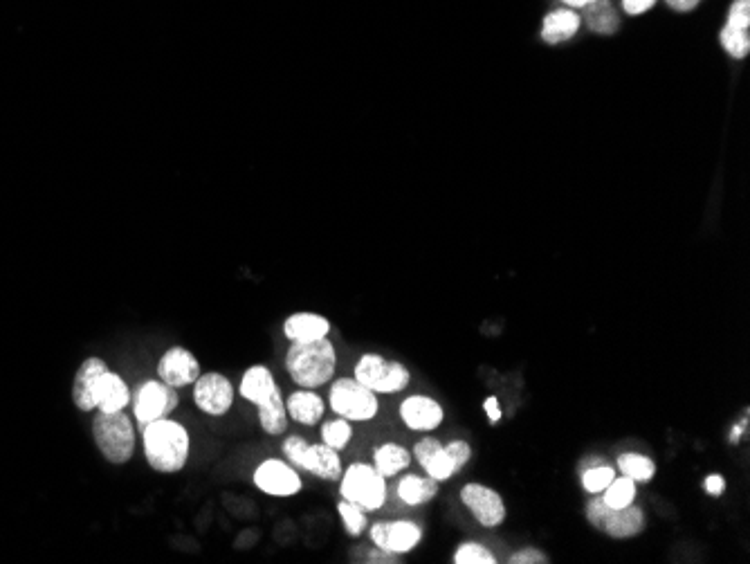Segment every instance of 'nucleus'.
Here are the masks:
<instances>
[{
  "instance_id": "38",
  "label": "nucleus",
  "mask_w": 750,
  "mask_h": 564,
  "mask_svg": "<svg viewBox=\"0 0 750 564\" xmlns=\"http://www.w3.org/2000/svg\"><path fill=\"white\" fill-rule=\"evenodd\" d=\"M654 3H656V0H623L625 12L631 14V16H638V14L647 12V9L654 7Z\"/></svg>"
},
{
  "instance_id": "18",
  "label": "nucleus",
  "mask_w": 750,
  "mask_h": 564,
  "mask_svg": "<svg viewBox=\"0 0 750 564\" xmlns=\"http://www.w3.org/2000/svg\"><path fill=\"white\" fill-rule=\"evenodd\" d=\"M108 369L104 358H86L77 369L75 380H72V403L79 412H95L97 409V382Z\"/></svg>"
},
{
  "instance_id": "7",
  "label": "nucleus",
  "mask_w": 750,
  "mask_h": 564,
  "mask_svg": "<svg viewBox=\"0 0 750 564\" xmlns=\"http://www.w3.org/2000/svg\"><path fill=\"white\" fill-rule=\"evenodd\" d=\"M326 405L333 409L335 416H342L351 423H369L380 414L378 394H373L353 376L333 380Z\"/></svg>"
},
{
  "instance_id": "13",
  "label": "nucleus",
  "mask_w": 750,
  "mask_h": 564,
  "mask_svg": "<svg viewBox=\"0 0 750 564\" xmlns=\"http://www.w3.org/2000/svg\"><path fill=\"white\" fill-rule=\"evenodd\" d=\"M461 504L468 508L474 520H477L483 529H497L508 517V508L503 497L497 493L495 488L479 481H470L461 488Z\"/></svg>"
},
{
  "instance_id": "26",
  "label": "nucleus",
  "mask_w": 750,
  "mask_h": 564,
  "mask_svg": "<svg viewBox=\"0 0 750 564\" xmlns=\"http://www.w3.org/2000/svg\"><path fill=\"white\" fill-rule=\"evenodd\" d=\"M584 21H587L589 30L598 34H611L618 30V14L607 0H593L584 7Z\"/></svg>"
},
{
  "instance_id": "32",
  "label": "nucleus",
  "mask_w": 750,
  "mask_h": 564,
  "mask_svg": "<svg viewBox=\"0 0 750 564\" xmlns=\"http://www.w3.org/2000/svg\"><path fill=\"white\" fill-rule=\"evenodd\" d=\"M452 562L454 564H495L497 556L486 547V544L470 540V542H463L461 547L454 551Z\"/></svg>"
},
{
  "instance_id": "17",
  "label": "nucleus",
  "mask_w": 750,
  "mask_h": 564,
  "mask_svg": "<svg viewBox=\"0 0 750 564\" xmlns=\"http://www.w3.org/2000/svg\"><path fill=\"white\" fill-rule=\"evenodd\" d=\"M411 457L418 461V466L425 470V475L436 479L438 484L450 481L456 472H459L454 466L450 452L445 448V443L438 441L436 436H423V439L414 445V454H411Z\"/></svg>"
},
{
  "instance_id": "5",
  "label": "nucleus",
  "mask_w": 750,
  "mask_h": 564,
  "mask_svg": "<svg viewBox=\"0 0 750 564\" xmlns=\"http://www.w3.org/2000/svg\"><path fill=\"white\" fill-rule=\"evenodd\" d=\"M283 459L297 470H306L308 475H313L322 481H340L342 477V457L340 452L328 448L324 443H310L304 436L290 434L286 441L281 443Z\"/></svg>"
},
{
  "instance_id": "28",
  "label": "nucleus",
  "mask_w": 750,
  "mask_h": 564,
  "mask_svg": "<svg viewBox=\"0 0 750 564\" xmlns=\"http://www.w3.org/2000/svg\"><path fill=\"white\" fill-rule=\"evenodd\" d=\"M319 436H322V443L328 445V448L342 452L349 448L353 439V423L342 416L331 418V421H324L322 427H319Z\"/></svg>"
},
{
  "instance_id": "8",
  "label": "nucleus",
  "mask_w": 750,
  "mask_h": 564,
  "mask_svg": "<svg viewBox=\"0 0 750 564\" xmlns=\"http://www.w3.org/2000/svg\"><path fill=\"white\" fill-rule=\"evenodd\" d=\"M353 378L378 396L400 394L411 385V371L402 362L384 358L380 353H362L355 360Z\"/></svg>"
},
{
  "instance_id": "40",
  "label": "nucleus",
  "mask_w": 750,
  "mask_h": 564,
  "mask_svg": "<svg viewBox=\"0 0 750 564\" xmlns=\"http://www.w3.org/2000/svg\"><path fill=\"white\" fill-rule=\"evenodd\" d=\"M699 3L701 0H667V5L676 9V12H690V9H694Z\"/></svg>"
},
{
  "instance_id": "21",
  "label": "nucleus",
  "mask_w": 750,
  "mask_h": 564,
  "mask_svg": "<svg viewBox=\"0 0 750 564\" xmlns=\"http://www.w3.org/2000/svg\"><path fill=\"white\" fill-rule=\"evenodd\" d=\"M97 409L95 412H126L131 405L133 391L128 382L113 369H106L97 382Z\"/></svg>"
},
{
  "instance_id": "27",
  "label": "nucleus",
  "mask_w": 750,
  "mask_h": 564,
  "mask_svg": "<svg viewBox=\"0 0 750 564\" xmlns=\"http://www.w3.org/2000/svg\"><path fill=\"white\" fill-rule=\"evenodd\" d=\"M636 495H638V484L634 479H629L625 475H616L614 481L602 490L600 493V499L605 502L609 508H625L629 504L636 502Z\"/></svg>"
},
{
  "instance_id": "2",
  "label": "nucleus",
  "mask_w": 750,
  "mask_h": 564,
  "mask_svg": "<svg viewBox=\"0 0 750 564\" xmlns=\"http://www.w3.org/2000/svg\"><path fill=\"white\" fill-rule=\"evenodd\" d=\"M239 396L245 403L259 409V425L268 436H281L288 430L286 396L277 378L265 365H252L243 371L239 382Z\"/></svg>"
},
{
  "instance_id": "36",
  "label": "nucleus",
  "mask_w": 750,
  "mask_h": 564,
  "mask_svg": "<svg viewBox=\"0 0 750 564\" xmlns=\"http://www.w3.org/2000/svg\"><path fill=\"white\" fill-rule=\"evenodd\" d=\"M703 488L710 497H721L726 493V479L721 475H708L706 481H703Z\"/></svg>"
},
{
  "instance_id": "1",
  "label": "nucleus",
  "mask_w": 750,
  "mask_h": 564,
  "mask_svg": "<svg viewBox=\"0 0 750 564\" xmlns=\"http://www.w3.org/2000/svg\"><path fill=\"white\" fill-rule=\"evenodd\" d=\"M144 459L158 475H178L191 457V434L185 423L164 416L140 427Z\"/></svg>"
},
{
  "instance_id": "35",
  "label": "nucleus",
  "mask_w": 750,
  "mask_h": 564,
  "mask_svg": "<svg viewBox=\"0 0 750 564\" xmlns=\"http://www.w3.org/2000/svg\"><path fill=\"white\" fill-rule=\"evenodd\" d=\"M728 23L737 27H750V0H735L730 7Z\"/></svg>"
},
{
  "instance_id": "37",
  "label": "nucleus",
  "mask_w": 750,
  "mask_h": 564,
  "mask_svg": "<svg viewBox=\"0 0 750 564\" xmlns=\"http://www.w3.org/2000/svg\"><path fill=\"white\" fill-rule=\"evenodd\" d=\"M483 409H486V416H488L490 425H497L501 421L503 414H501V407H499L497 396H488L486 403H483Z\"/></svg>"
},
{
  "instance_id": "3",
  "label": "nucleus",
  "mask_w": 750,
  "mask_h": 564,
  "mask_svg": "<svg viewBox=\"0 0 750 564\" xmlns=\"http://www.w3.org/2000/svg\"><path fill=\"white\" fill-rule=\"evenodd\" d=\"M283 367L297 387L319 389L335 378L337 351L335 344L322 338L313 342H290Z\"/></svg>"
},
{
  "instance_id": "23",
  "label": "nucleus",
  "mask_w": 750,
  "mask_h": 564,
  "mask_svg": "<svg viewBox=\"0 0 750 564\" xmlns=\"http://www.w3.org/2000/svg\"><path fill=\"white\" fill-rule=\"evenodd\" d=\"M411 459H414L411 452L396 441H387L373 450V466L384 479H391L400 475L402 470H407L411 466Z\"/></svg>"
},
{
  "instance_id": "10",
  "label": "nucleus",
  "mask_w": 750,
  "mask_h": 564,
  "mask_svg": "<svg viewBox=\"0 0 750 564\" xmlns=\"http://www.w3.org/2000/svg\"><path fill=\"white\" fill-rule=\"evenodd\" d=\"M178 405V389L169 387L167 382H162L160 378L142 380L131 396L133 421L137 427H144L146 423L158 421V418L171 416L178 409Z\"/></svg>"
},
{
  "instance_id": "22",
  "label": "nucleus",
  "mask_w": 750,
  "mask_h": 564,
  "mask_svg": "<svg viewBox=\"0 0 750 564\" xmlns=\"http://www.w3.org/2000/svg\"><path fill=\"white\" fill-rule=\"evenodd\" d=\"M438 490H441V484H438V481L432 477L402 475L396 486V495L402 504L423 506L432 502V499L438 495Z\"/></svg>"
},
{
  "instance_id": "34",
  "label": "nucleus",
  "mask_w": 750,
  "mask_h": 564,
  "mask_svg": "<svg viewBox=\"0 0 750 564\" xmlns=\"http://www.w3.org/2000/svg\"><path fill=\"white\" fill-rule=\"evenodd\" d=\"M510 564H546L548 562V556L542 551V549H535V547H526V549H519L512 553V556L508 558Z\"/></svg>"
},
{
  "instance_id": "16",
  "label": "nucleus",
  "mask_w": 750,
  "mask_h": 564,
  "mask_svg": "<svg viewBox=\"0 0 750 564\" xmlns=\"http://www.w3.org/2000/svg\"><path fill=\"white\" fill-rule=\"evenodd\" d=\"M400 421L405 423L407 430L411 432H423V434H432L445 421V409L438 403L436 398L425 396V394H414L407 396L400 403Z\"/></svg>"
},
{
  "instance_id": "12",
  "label": "nucleus",
  "mask_w": 750,
  "mask_h": 564,
  "mask_svg": "<svg viewBox=\"0 0 750 564\" xmlns=\"http://www.w3.org/2000/svg\"><path fill=\"white\" fill-rule=\"evenodd\" d=\"M191 400L203 414L221 418L234 405V382L221 371H207L191 385Z\"/></svg>"
},
{
  "instance_id": "41",
  "label": "nucleus",
  "mask_w": 750,
  "mask_h": 564,
  "mask_svg": "<svg viewBox=\"0 0 750 564\" xmlns=\"http://www.w3.org/2000/svg\"><path fill=\"white\" fill-rule=\"evenodd\" d=\"M564 3L569 7H587L589 3H593V0H564Z\"/></svg>"
},
{
  "instance_id": "20",
  "label": "nucleus",
  "mask_w": 750,
  "mask_h": 564,
  "mask_svg": "<svg viewBox=\"0 0 750 564\" xmlns=\"http://www.w3.org/2000/svg\"><path fill=\"white\" fill-rule=\"evenodd\" d=\"M326 400L324 396H319L315 389H304L299 387L292 391V394L286 398V412L290 421H295L297 425L304 427H315L324 421L326 414Z\"/></svg>"
},
{
  "instance_id": "29",
  "label": "nucleus",
  "mask_w": 750,
  "mask_h": 564,
  "mask_svg": "<svg viewBox=\"0 0 750 564\" xmlns=\"http://www.w3.org/2000/svg\"><path fill=\"white\" fill-rule=\"evenodd\" d=\"M580 470H582V488L587 490L589 495H600L616 477V468L607 466L605 461L589 463V466H582Z\"/></svg>"
},
{
  "instance_id": "9",
  "label": "nucleus",
  "mask_w": 750,
  "mask_h": 564,
  "mask_svg": "<svg viewBox=\"0 0 750 564\" xmlns=\"http://www.w3.org/2000/svg\"><path fill=\"white\" fill-rule=\"evenodd\" d=\"M587 522L600 533L609 535L614 540H629L643 533L645 529V511L636 504L625 508H609L602 502L600 495H593L587 504Z\"/></svg>"
},
{
  "instance_id": "6",
  "label": "nucleus",
  "mask_w": 750,
  "mask_h": 564,
  "mask_svg": "<svg viewBox=\"0 0 750 564\" xmlns=\"http://www.w3.org/2000/svg\"><path fill=\"white\" fill-rule=\"evenodd\" d=\"M340 497L367 513H375L387 502V479L375 470L373 463H349L340 477Z\"/></svg>"
},
{
  "instance_id": "19",
  "label": "nucleus",
  "mask_w": 750,
  "mask_h": 564,
  "mask_svg": "<svg viewBox=\"0 0 750 564\" xmlns=\"http://www.w3.org/2000/svg\"><path fill=\"white\" fill-rule=\"evenodd\" d=\"M331 320L322 313L299 311L283 320V335L288 342H313L331 335Z\"/></svg>"
},
{
  "instance_id": "33",
  "label": "nucleus",
  "mask_w": 750,
  "mask_h": 564,
  "mask_svg": "<svg viewBox=\"0 0 750 564\" xmlns=\"http://www.w3.org/2000/svg\"><path fill=\"white\" fill-rule=\"evenodd\" d=\"M445 448H447V452H450L456 470H463L465 466H468L470 459H472V448H470L468 441L454 439L450 443H445Z\"/></svg>"
},
{
  "instance_id": "14",
  "label": "nucleus",
  "mask_w": 750,
  "mask_h": 564,
  "mask_svg": "<svg viewBox=\"0 0 750 564\" xmlns=\"http://www.w3.org/2000/svg\"><path fill=\"white\" fill-rule=\"evenodd\" d=\"M369 538L373 547L396 553V556H405L423 540V529L409 520H378L371 524Z\"/></svg>"
},
{
  "instance_id": "11",
  "label": "nucleus",
  "mask_w": 750,
  "mask_h": 564,
  "mask_svg": "<svg viewBox=\"0 0 750 564\" xmlns=\"http://www.w3.org/2000/svg\"><path fill=\"white\" fill-rule=\"evenodd\" d=\"M252 484L256 490L268 497H277V499H286V497H295L301 493L304 488V481H301L299 470L295 466H290L286 459H263L259 466L252 472Z\"/></svg>"
},
{
  "instance_id": "15",
  "label": "nucleus",
  "mask_w": 750,
  "mask_h": 564,
  "mask_svg": "<svg viewBox=\"0 0 750 564\" xmlns=\"http://www.w3.org/2000/svg\"><path fill=\"white\" fill-rule=\"evenodd\" d=\"M155 371H158V378L167 382L169 387L182 389L194 385L198 376L203 374V367H200V360L196 358L194 351L180 347V344H173V347L162 353Z\"/></svg>"
},
{
  "instance_id": "31",
  "label": "nucleus",
  "mask_w": 750,
  "mask_h": 564,
  "mask_svg": "<svg viewBox=\"0 0 750 564\" xmlns=\"http://www.w3.org/2000/svg\"><path fill=\"white\" fill-rule=\"evenodd\" d=\"M721 45H724L726 52L730 54L733 59H744L748 57L750 52V34H748V27H737V25H730L726 23L724 30H721Z\"/></svg>"
},
{
  "instance_id": "24",
  "label": "nucleus",
  "mask_w": 750,
  "mask_h": 564,
  "mask_svg": "<svg viewBox=\"0 0 750 564\" xmlns=\"http://www.w3.org/2000/svg\"><path fill=\"white\" fill-rule=\"evenodd\" d=\"M580 21L582 18L571 12V9H557V12L548 14L544 18V27H542V39L546 43H562L569 41L575 32L580 30Z\"/></svg>"
},
{
  "instance_id": "39",
  "label": "nucleus",
  "mask_w": 750,
  "mask_h": 564,
  "mask_svg": "<svg viewBox=\"0 0 750 564\" xmlns=\"http://www.w3.org/2000/svg\"><path fill=\"white\" fill-rule=\"evenodd\" d=\"M367 562H380V564H393V562H400L396 553H389L384 549H378L375 547L373 551L367 553Z\"/></svg>"
},
{
  "instance_id": "30",
  "label": "nucleus",
  "mask_w": 750,
  "mask_h": 564,
  "mask_svg": "<svg viewBox=\"0 0 750 564\" xmlns=\"http://www.w3.org/2000/svg\"><path fill=\"white\" fill-rule=\"evenodd\" d=\"M337 515H340V520L344 524V531L351 535V538H360V535L367 531V511L360 506H355L351 502H346V499H340L337 502Z\"/></svg>"
},
{
  "instance_id": "25",
  "label": "nucleus",
  "mask_w": 750,
  "mask_h": 564,
  "mask_svg": "<svg viewBox=\"0 0 750 564\" xmlns=\"http://www.w3.org/2000/svg\"><path fill=\"white\" fill-rule=\"evenodd\" d=\"M616 472L634 479L636 484H647L656 477V463L652 457L640 452H623L616 459Z\"/></svg>"
},
{
  "instance_id": "4",
  "label": "nucleus",
  "mask_w": 750,
  "mask_h": 564,
  "mask_svg": "<svg viewBox=\"0 0 750 564\" xmlns=\"http://www.w3.org/2000/svg\"><path fill=\"white\" fill-rule=\"evenodd\" d=\"M90 427H93V441L106 463L126 466L133 461L137 448L133 416L126 412H97Z\"/></svg>"
}]
</instances>
